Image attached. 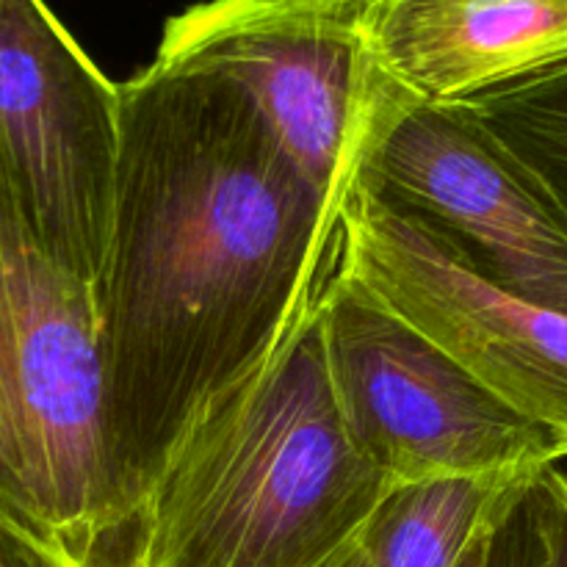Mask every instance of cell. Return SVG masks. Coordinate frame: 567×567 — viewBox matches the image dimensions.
<instances>
[{
	"label": "cell",
	"instance_id": "obj_1",
	"mask_svg": "<svg viewBox=\"0 0 567 567\" xmlns=\"http://www.w3.org/2000/svg\"><path fill=\"white\" fill-rule=\"evenodd\" d=\"M349 197L316 192L219 72L155 55L120 83L114 216L94 297L127 567L166 457L338 258Z\"/></svg>",
	"mask_w": 567,
	"mask_h": 567
},
{
	"label": "cell",
	"instance_id": "obj_2",
	"mask_svg": "<svg viewBox=\"0 0 567 567\" xmlns=\"http://www.w3.org/2000/svg\"><path fill=\"white\" fill-rule=\"evenodd\" d=\"M341 260L186 426L144 498L133 567H330L388 502L327 363L321 316Z\"/></svg>",
	"mask_w": 567,
	"mask_h": 567
},
{
	"label": "cell",
	"instance_id": "obj_3",
	"mask_svg": "<svg viewBox=\"0 0 567 567\" xmlns=\"http://www.w3.org/2000/svg\"><path fill=\"white\" fill-rule=\"evenodd\" d=\"M0 509L70 567H127L97 297L39 244L0 158Z\"/></svg>",
	"mask_w": 567,
	"mask_h": 567
},
{
	"label": "cell",
	"instance_id": "obj_4",
	"mask_svg": "<svg viewBox=\"0 0 567 567\" xmlns=\"http://www.w3.org/2000/svg\"><path fill=\"white\" fill-rule=\"evenodd\" d=\"M321 319L343 421L393 491L460 480L513 485L567 457L557 432L509 408L382 308L343 260Z\"/></svg>",
	"mask_w": 567,
	"mask_h": 567
},
{
	"label": "cell",
	"instance_id": "obj_5",
	"mask_svg": "<svg viewBox=\"0 0 567 567\" xmlns=\"http://www.w3.org/2000/svg\"><path fill=\"white\" fill-rule=\"evenodd\" d=\"M358 3L205 0L169 17L158 59L244 89L305 181L324 197L358 188L396 83L371 50Z\"/></svg>",
	"mask_w": 567,
	"mask_h": 567
},
{
	"label": "cell",
	"instance_id": "obj_6",
	"mask_svg": "<svg viewBox=\"0 0 567 567\" xmlns=\"http://www.w3.org/2000/svg\"><path fill=\"white\" fill-rule=\"evenodd\" d=\"M360 183L443 233L487 277L567 313V208L471 105L399 89Z\"/></svg>",
	"mask_w": 567,
	"mask_h": 567
},
{
	"label": "cell",
	"instance_id": "obj_7",
	"mask_svg": "<svg viewBox=\"0 0 567 567\" xmlns=\"http://www.w3.org/2000/svg\"><path fill=\"white\" fill-rule=\"evenodd\" d=\"M343 271L567 443V313L487 277L443 233L363 183L343 208Z\"/></svg>",
	"mask_w": 567,
	"mask_h": 567
},
{
	"label": "cell",
	"instance_id": "obj_8",
	"mask_svg": "<svg viewBox=\"0 0 567 567\" xmlns=\"http://www.w3.org/2000/svg\"><path fill=\"white\" fill-rule=\"evenodd\" d=\"M0 158L39 244L97 286L114 216L120 83L42 0H0Z\"/></svg>",
	"mask_w": 567,
	"mask_h": 567
},
{
	"label": "cell",
	"instance_id": "obj_9",
	"mask_svg": "<svg viewBox=\"0 0 567 567\" xmlns=\"http://www.w3.org/2000/svg\"><path fill=\"white\" fill-rule=\"evenodd\" d=\"M371 50L399 89L463 103L567 61V0H382Z\"/></svg>",
	"mask_w": 567,
	"mask_h": 567
},
{
	"label": "cell",
	"instance_id": "obj_10",
	"mask_svg": "<svg viewBox=\"0 0 567 567\" xmlns=\"http://www.w3.org/2000/svg\"><path fill=\"white\" fill-rule=\"evenodd\" d=\"M463 103L551 186L567 208V61Z\"/></svg>",
	"mask_w": 567,
	"mask_h": 567
},
{
	"label": "cell",
	"instance_id": "obj_11",
	"mask_svg": "<svg viewBox=\"0 0 567 567\" xmlns=\"http://www.w3.org/2000/svg\"><path fill=\"white\" fill-rule=\"evenodd\" d=\"M532 480L520 482L504 496L487 529L482 532L480 567H535V529L526 493Z\"/></svg>",
	"mask_w": 567,
	"mask_h": 567
},
{
	"label": "cell",
	"instance_id": "obj_12",
	"mask_svg": "<svg viewBox=\"0 0 567 567\" xmlns=\"http://www.w3.org/2000/svg\"><path fill=\"white\" fill-rule=\"evenodd\" d=\"M535 567H567V474L546 468L529 482Z\"/></svg>",
	"mask_w": 567,
	"mask_h": 567
},
{
	"label": "cell",
	"instance_id": "obj_13",
	"mask_svg": "<svg viewBox=\"0 0 567 567\" xmlns=\"http://www.w3.org/2000/svg\"><path fill=\"white\" fill-rule=\"evenodd\" d=\"M0 567H70L53 548L0 509Z\"/></svg>",
	"mask_w": 567,
	"mask_h": 567
},
{
	"label": "cell",
	"instance_id": "obj_14",
	"mask_svg": "<svg viewBox=\"0 0 567 567\" xmlns=\"http://www.w3.org/2000/svg\"><path fill=\"white\" fill-rule=\"evenodd\" d=\"M330 567H371L369 551H365V546H363V535H360L358 540H354L352 546H349L347 551H343Z\"/></svg>",
	"mask_w": 567,
	"mask_h": 567
},
{
	"label": "cell",
	"instance_id": "obj_15",
	"mask_svg": "<svg viewBox=\"0 0 567 567\" xmlns=\"http://www.w3.org/2000/svg\"><path fill=\"white\" fill-rule=\"evenodd\" d=\"M485 529H487V526H485ZM480 543H482V535L476 537L474 546L468 548V554H465V559L460 563V567H480Z\"/></svg>",
	"mask_w": 567,
	"mask_h": 567
},
{
	"label": "cell",
	"instance_id": "obj_16",
	"mask_svg": "<svg viewBox=\"0 0 567 567\" xmlns=\"http://www.w3.org/2000/svg\"><path fill=\"white\" fill-rule=\"evenodd\" d=\"M316 3H358V6H365V9H374V6H380L382 0H316Z\"/></svg>",
	"mask_w": 567,
	"mask_h": 567
}]
</instances>
